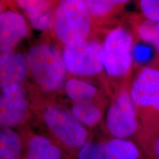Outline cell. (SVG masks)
Wrapping results in <instances>:
<instances>
[{"instance_id": "44dd1931", "label": "cell", "mask_w": 159, "mask_h": 159, "mask_svg": "<svg viewBox=\"0 0 159 159\" xmlns=\"http://www.w3.org/2000/svg\"><path fill=\"white\" fill-rule=\"evenodd\" d=\"M150 44L154 47L157 52V53L159 55V22L158 23V25H157L154 35H152V39H151Z\"/></svg>"}, {"instance_id": "9a60e30c", "label": "cell", "mask_w": 159, "mask_h": 159, "mask_svg": "<svg viewBox=\"0 0 159 159\" xmlns=\"http://www.w3.org/2000/svg\"><path fill=\"white\" fill-rule=\"evenodd\" d=\"M128 1L122 0H87L85 4L94 27L110 22L112 18L123 11Z\"/></svg>"}, {"instance_id": "30bf717a", "label": "cell", "mask_w": 159, "mask_h": 159, "mask_svg": "<svg viewBox=\"0 0 159 159\" xmlns=\"http://www.w3.org/2000/svg\"><path fill=\"white\" fill-rule=\"evenodd\" d=\"M30 75L27 55L14 49L0 51V89L22 86Z\"/></svg>"}, {"instance_id": "4fadbf2b", "label": "cell", "mask_w": 159, "mask_h": 159, "mask_svg": "<svg viewBox=\"0 0 159 159\" xmlns=\"http://www.w3.org/2000/svg\"><path fill=\"white\" fill-rule=\"evenodd\" d=\"M17 5L27 16L32 27L40 31L52 28L57 3L44 0H21Z\"/></svg>"}, {"instance_id": "7402d4cb", "label": "cell", "mask_w": 159, "mask_h": 159, "mask_svg": "<svg viewBox=\"0 0 159 159\" xmlns=\"http://www.w3.org/2000/svg\"><path fill=\"white\" fill-rule=\"evenodd\" d=\"M2 10H3V7H2V5H1V4H0V14H1L2 13Z\"/></svg>"}, {"instance_id": "5bb4252c", "label": "cell", "mask_w": 159, "mask_h": 159, "mask_svg": "<svg viewBox=\"0 0 159 159\" xmlns=\"http://www.w3.org/2000/svg\"><path fill=\"white\" fill-rule=\"evenodd\" d=\"M64 91L73 103L84 102H99L107 103V99L102 91L96 85L76 77L66 80Z\"/></svg>"}, {"instance_id": "2e32d148", "label": "cell", "mask_w": 159, "mask_h": 159, "mask_svg": "<svg viewBox=\"0 0 159 159\" xmlns=\"http://www.w3.org/2000/svg\"><path fill=\"white\" fill-rule=\"evenodd\" d=\"M107 103L84 102L73 103L69 111L87 129L94 128L100 122Z\"/></svg>"}, {"instance_id": "ba28073f", "label": "cell", "mask_w": 159, "mask_h": 159, "mask_svg": "<svg viewBox=\"0 0 159 159\" xmlns=\"http://www.w3.org/2000/svg\"><path fill=\"white\" fill-rule=\"evenodd\" d=\"M134 141L111 138L94 141L89 139L77 152L75 159H144Z\"/></svg>"}, {"instance_id": "ac0fdd59", "label": "cell", "mask_w": 159, "mask_h": 159, "mask_svg": "<svg viewBox=\"0 0 159 159\" xmlns=\"http://www.w3.org/2000/svg\"><path fill=\"white\" fill-rule=\"evenodd\" d=\"M133 61L136 71L148 67L159 69V55L154 47L136 38L133 47Z\"/></svg>"}, {"instance_id": "d6986e66", "label": "cell", "mask_w": 159, "mask_h": 159, "mask_svg": "<svg viewBox=\"0 0 159 159\" xmlns=\"http://www.w3.org/2000/svg\"><path fill=\"white\" fill-rule=\"evenodd\" d=\"M136 5L144 18L159 22V0H140Z\"/></svg>"}, {"instance_id": "7c38bea8", "label": "cell", "mask_w": 159, "mask_h": 159, "mask_svg": "<svg viewBox=\"0 0 159 159\" xmlns=\"http://www.w3.org/2000/svg\"><path fill=\"white\" fill-rule=\"evenodd\" d=\"M29 34L28 24L19 12L8 10L0 14V51L14 49Z\"/></svg>"}, {"instance_id": "8992f818", "label": "cell", "mask_w": 159, "mask_h": 159, "mask_svg": "<svg viewBox=\"0 0 159 159\" xmlns=\"http://www.w3.org/2000/svg\"><path fill=\"white\" fill-rule=\"evenodd\" d=\"M41 117L49 137L75 159L78 150L90 139L88 129L60 105H47Z\"/></svg>"}, {"instance_id": "5b68a950", "label": "cell", "mask_w": 159, "mask_h": 159, "mask_svg": "<svg viewBox=\"0 0 159 159\" xmlns=\"http://www.w3.org/2000/svg\"><path fill=\"white\" fill-rule=\"evenodd\" d=\"M61 53L67 72L74 77L98 78L105 94L113 97L103 68L102 41L92 36L77 44L63 46Z\"/></svg>"}, {"instance_id": "ffe728a7", "label": "cell", "mask_w": 159, "mask_h": 159, "mask_svg": "<svg viewBox=\"0 0 159 159\" xmlns=\"http://www.w3.org/2000/svg\"><path fill=\"white\" fill-rule=\"evenodd\" d=\"M139 148L147 159H159V128Z\"/></svg>"}, {"instance_id": "52a82bcc", "label": "cell", "mask_w": 159, "mask_h": 159, "mask_svg": "<svg viewBox=\"0 0 159 159\" xmlns=\"http://www.w3.org/2000/svg\"><path fill=\"white\" fill-rule=\"evenodd\" d=\"M105 121L111 138L136 141L139 125L130 85L117 91L111 97Z\"/></svg>"}, {"instance_id": "6da1fadb", "label": "cell", "mask_w": 159, "mask_h": 159, "mask_svg": "<svg viewBox=\"0 0 159 159\" xmlns=\"http://www.w3.org/2000/svg\"><path fill=\"white\" fill-rule=\"evenodd\" d=\"M134 39L131 30L119 25L109 30L102 41L103 68L113 94L130 84Z\"/></svg>"}, {"instance_id": "9c48e42d", "label": "cell", "mask_w": 159, "mask_h": 159, "mask_svg": "<svg viewBox=\"0 0 159 159\" xmlns=\"http://www.w3.org/2000/svg\"><path fill=\"white\" fill-rule=\"evenodd\" d=\"M29 99L22 86H11L0 92V128H14L28 118Z\"/></svg>"}, {"instance_id": "277c9868", "label": "cell", "mask_w": 159, "mask_h": 159, "mask_svg": "<svg viewBox=\"0 0 159 159\" xmlns=\"http://www.w3.org/2000/svg\"><path fill=\"white\" fill-rule=\"evenodd\" d=\"M94 28L84 0H63L57 3L52 30L63 46L77 44L90 39Z\"/></svg>"}, {"instance_id": "8fae6325", "label": "cell", "mask_w": 159, "mask_h": 159, "mask_svg": "<svg viewBox=\"0 0 159 159\" xmlns=\"http://www.w3.org/2000/svg\"><path fill=\"white\" fill-rule=\"evenodd\" d=\"M25 149L21 159H75L49 136L22 130Z\"/></svg>"}, {"instance_id": "e0dca14e", "label": "cell", "mask_w": 159, "mask_h": 159, "mask_svg": "<svg viewBox=\"0 0 159 159\" xmlns=\"http://www.w3.org/2000/svg\"><path fill=\"white\" fill-rule=\"evenodd\" d=\"M25 149L22 132L0 128V159H21Z\"/></svg>"}, {"instance_id": "7a4b0ae2", "label": "cell", "mask_w": 159, "mask_h": 159, "mask_svg": "<svg viewBox=\"0 0 159 159\" xmlns=\"http://www.w3.org/2000/svg\"><path fill=\"white\" fill-rule=\"evenodd\" d=\"M139 129L135 142L140 146L159 128V69L136 71L130 84Z\"/></svg>"}, {"instance_id": "3957f363", "label": "cell", "mask_w": 159, "mask_h": 159, "mask_svg": "<svg viewBox=\"0 0 159 159\" xmlns=\"http://www.w3.org/2000/svg\"><path fill=\"white\" fill-rule=\"evenodd\" d=\"M29 72L40 90L57 92L64 86L67 71L61 51L49 43L35 44L27 54Z\"/></svg>"}]
</instances>
